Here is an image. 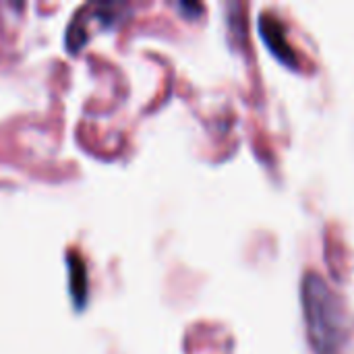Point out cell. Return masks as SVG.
Masks as SVG:
<instances>
[{
	"instance_id": "obj_1",
	"label": "cell",
	"mask_w": 354,
	"mask_h": 354,
	"mask_svg": "<svg viewBox=\"0 0 354 354\" xmlns=\"http://www.w3.org/2000/svg\"><path fill=\"white\" fill-rule=\"evenodd\" d=\"M303 307L311 344L319 354H336L351 334V317L342 299L317 274L303 280Z\"/></svg>"
},
{
	"instance_id": "obj_2",
	"label": "cell",
	"mask_w": 354,
	"mask_h": 354,
	"mask_svg": "<svg viewBox=\"0 0 354 354\" xmlns=\"http://www.w3.org/2000/svg\"><path fill=\"white\" fill-rule=\"evenodd\" d=\"M261 31H263V37L268 39V44H270L286 62H290V60L295 62V52H292V50L288 48V44L284 41V35H282V33H284V27H282V23H280V19H278L276 15L272 17V15L266 12V15L261 17Z\"/></svg>"
}]
</instances>
